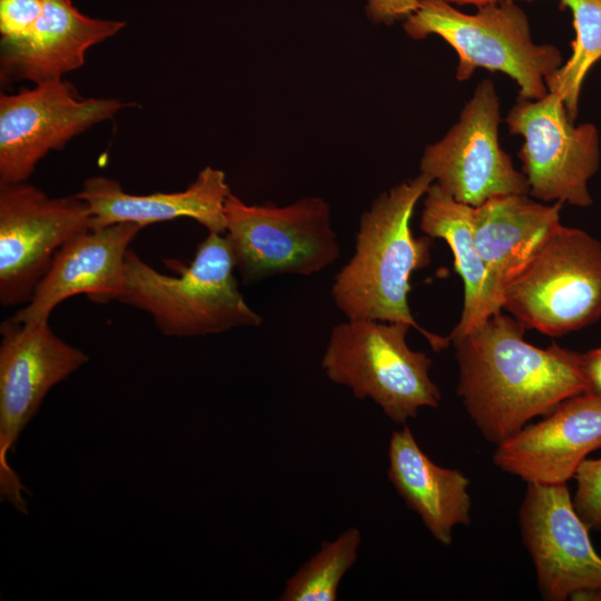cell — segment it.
Listing matches in <instances>:
<instances>
[{
	"label": "cell",
	"mask_w": 601,
	"mask_h": 601,
	"mask_svg": "<svg viewBox=\"0 0 601 601\" xmlns=\"http://www.w3.org/2000/svg\"><path fill=\"white\" fill-rule=\"evenodd\" d=\"M525 328L501 311L472 332L449 337L460 370L457 393L477 428L495 444L588 392L582 354L555 343L536 347L524 339Z\"/></svg>",
	"instance_id": "obj_1"
},
{
	"label": "cell",
	"mask_w": 601,
	"mask_h": 601,
	"mask_svg": "<svg viewBox=\"0 0 601 601\" xmlns=\"http://www.w3.org/2000/svg\"><path fill=\"white\" fill-rule=\"evenodd\" d=\"M433 180L424 174L381 194L361 216L355 249L334 277L331 295L347 319L402 322L434 351L451 343L421 327L411 313V276L431 262L432 238L415 237L411 219Z\"/></svg>",
	"instance_id": "obj_2"
},
{
	"label": "cell",
	"mask_w": 601,
	"mask_h": 601,
	"mask_svg": "<svg viewBox=\"0 0 601 601\" xmlns=\"http://www.w3.org/2000/svg\"><path fill=\"white\" fill-rule=\"evenodd\" d=\"M226 236L208 233L177 276L162 274L132 249L125 260L118 302L148 313L167 336L197 337L257 327L263 317L242 295Z\"/></svg>",
	"instance_id": "obj_3"
},
{
	"label": "cell",
	"mask_w": 601,
	"mask_h": 601,
	"mask_svg": "<svg viewBox=\"0 0 601 601\" xmlns=\"http://www.w3.org/2000/svg\"><path fill=\"white\" fill-rule=\"evenodd\" d=\"M404 30L416 40L437 35L453 47L459 80L469 79L476 68L501 71L516 81L524 99L543 98L549 92L545 79L563 65L556 47L533 42L528 17L513 0L471 14L443 0H416Z\"/></svg>",
	"instance_id": "obj_4"
},
{
	"label": "cell",
	"mask_w": 601,
	"mask_h": 601,
	"mask_svg": "<svg viewBox=\"0 0 601 601\" xmlns=\"http://www.w3.org/2000/svg\"><path fill=\"white\" fill-rule=\"evenodd\" d=\"M402 322L347 319L332 328L322 368L356 398H371L397 424L423 406L437 407L441 393L428 375L431 358L406 342Z\"/></svg>",
	"instance_id": "obj_5"
},
{
	"label": "cell",
	"mask_w": 601,
	"mask_h": 601,
	"mask_svg": "<svg viewBox=\"0 0 601 601\" xmlns=\"http://www.w3.org/2000/svg\"><path fill=\"white\" fill-rule=\"evenodd\" d=\"M502 309L549 336L594 323L601 316V243L561 224L505 285Z\"/></svg>",
	"instance_id": "obj_6"
},
{
	"label": "cell",
	"mask_w": 601,
	"mask_h": 601,
	"mask_svg": "<svg viewBox=\"0 0 601 601\" xmlns=\"http://www.w3.org/2000/svg\"><path fill=\"white\" fill-rule=\"evenodd\" d=\"M225 231L235 269L246 284L277 275L311 276L331 266L341 253L329 205L321 197L278 207L248 205L230 193Z\"/></svg>",
	"instance_id": "obj_7"
},
{
	"label": "cell",
	"mask_w": 601,
	"mask_h": 601,
	"mask_svg": "<svg viewBox=\"0 0 601 601\" xmlns=\"http://www.w3.org/2000/svg\"><path fill=\"white\" fill-rule=\"evenodd\" d=\"M0 333V494L27 514L24 494L30 493L8 454L47 393L86 364L88 356L57 336L48 321L22 324L10 317Z\"/></svg>",
	"instance_id": "obj_8"
},
{
	"label": "cell",
	"mask_w": 601,
	"mask_h": 601,
	"mask_svg": "<svg viewBox=\"0 0 601 601\" xmlns=\"http://www.w3.org/2000/svg\"><path fill=\"white\" fill-rule=\"evenodd\" d=\"M505 122L511 134L524 140L519 157L529 194L543 201L592 204L588 181L600 161L594 125L574 126L563 99L551 91L536 100L519 97Z\"/></svg>",
	"instance_id": "obj_9"
},
{
	"label": "cell",
	"mask_w": 601,
	"mask_h": 601,
	"mask_svg": "<svg viewBox=\"0 0 601 601\" xmlns=\"http://www.w3.org/2000/svg\"><path fill=\"white\" fill-rule=\"evenodd\" d=\"M89 228V207L76 194L53 198L26 181L0 183V303H29L56 253Z\"/></svg>",
	"instance_id": "obj_10"
},
{
	"label": "cell",
	"mask_w": 601,
	"mask_h": 601,
	"mask_svg": "<svg viewBox=\"0 0 601 601\" xmlns=\"http://www.w3.org/2000/svg\"><path fill=\"white\" fill-rule=\"evenodd\" d=\"M500 99L493 82L482 80L459 121L425 148L421 174L457 201L477 207L509 194L528 195L530 186L499 141Z\"/></svg>",
	"instance_id": "obj_11"
},
{
	"label": "cell",
	"mask_w": 601,
	"mask_h": 601,
	"mask_svg": "<svg viewBox=\"0 0 601 601\" xmlns=\"http://www.w3.org/2000/svg\"><path fill=\"white\" fill-rule=\"evenodd\" d=\"M125 105L111 98H78L59 80L0 96V183L26 181L50 150L112 118Z\"/></svg>",
	"instance_id": "obj_12"
},
{
	"label": "cell",
	"mask_w": 601,
	"mask_h": 601,
	"mask_svg": "<svg viewBox=\"0 0 601 601\" xmlns=\"http://www.w3.org/2000/svg\"><path fill=\"white\" fill-rule=\"evenodd\" d=\"M520 525L543 599L601 600V556L566 483H528Z\"/></svg>",
	"instance_id": "obj_13"
},
{
	"label": "cell",
	"mask_w": 601,
	"mask_h": 601,
	"mask_svg": "<svg viewBox=\"0 0 601 601\" xmlns=\"http://www.w3.org/2000/svg\"><path fill=\"white\" fill-rule=\"evenodd\" d=\"M601 449V396L584 392L549 416L497 444L494 464L528 483L560 484L574 477L588 454Z\"/></svg>",
	"instance_id": "obj_14"
},
{
	"label": "cell",
	"mask_w": 601,
	"mask_h": 601,
	"mask_svg": "<svg viewBox=\"0 0 601 601\" xmlns=\"http://www.w3.org/2000/svg\"><path fill=\"white\" fill-rule=\"evenodd\" d=\"M142 227L119 223L89 228L56 253L31 299L11 318L22 324L48 321L57 305L75 295L106 304L118 300L130 243Z\"/></svg>",
	"instance_id": "obj_15"
},
{
	"label": "cell",
	"mask_w": 601,
	"mask_h": 601,
	"mask_svg": "<svg viewBox=\"0 0 601 601\" xmlns=\"http://www.w3.org/2000/svg\"><path fill=\"white\" fill-rule=\"evenodd\" d=\"M125 26V21L86 16L71 0H43L41 16L28 36L1 39V79L29 80L35 85L59 80L83 65L90 47L117 35Z\"/></svg>",
	"instance_id": "obj_16"
},
{
	"label": "cell",
	"mask_w": 601,
	"mask_h": 601,
	"mask_svg": "<svg viewBox=\"0 0 601 601\" xmlns=\"http://www.w3.org/2000/svg\"><path fill=\"white\" fill-rule=\"evenodd\" d=\"M230 194L224 171L205 167L181 191L134 195L120 183L101 176L85 180L76 195L90 211V228L119 223L141 226L180 217L195 219L208 233L225 231V203Z\"/></svg>",
	"instance_id": "obj_17"
},
{
	"label": "cell",
	"mask_w": 601,
	"mask_h": 601,
	"mask_svg": "<svg viewBox=\"0 0 601 601\" xmlns=\"http://www.w3.org/2000/svg\"><path fill=\"white\" fill-rule=\"evenodd\" d=\"M562 205H544L526 195L509 194L473 207L474 243L501 303L505 285L561 225Z\"/></svg>",
	"instance_id": "obj_18"
},
{
	"label": "cell",
	"mask_w": 601,
	"mask_h": 601,
	"mask_svg": "<svg viewBox=\"0 0 601 601\" xmlns=\"http://www.w3.org/2000/svg\"><path fill=\"white\" fill-rule=\"evenodd\" d=\"M387 475L408 509L420 515L440 543L451 544L453 528L470 524L469 479L457 470L435 464L407 426L391 435Z\"/></svg>",
	"instance_id": "obj_19"
},
{
	"label": "cell",
	"mask_w": 601,
	"mask_h": 601,
	"mask_svg": "<svg viewBox=\"0 0 601 601\" xmlns=\"http://www.w3.org/2000/svg\"><path fill=\"white\" fill-rule=\"evenodd\" d=\"M473 206L457 201L437 184L428 187L420 228L431 238L446 242L456 273L464 284L460 322L449 337L462 336L480 327L502 311V303L473 238Z\"/></svg>",
	"instance_id": "obj_20"
},
{
	"label": "cell",
	"mask_w": 601,
	"mask_h": 601,
	"mask_svg": "<svg viewBox=\"0 0 601 601\" xmlns=\"http://www.w3.org/2000/svg\"><path fill=\"white\" fill-rule=\"evenodd\" d=\"M560 1L572 11L575 38L571 57L545 79V85L549 91L563 99L568 115L574 121L582 82L601 58V0Z\"/></svg>",
	"instance_id": "obj_21"
},
{
	"label": "cell",
	"mask_w": 601,
	"mask_h": 601,
	"mask_svg": "<svg viewBox=\"0 0 601 601\" xmlns=\"http://www.w3.org/2000/svg\"><path fill=\"white\" fill-rule=\"evenodd\" d=\"M361 532L349 528L332 542H323L297 572L286 581L280 601H336L344 574L355 563Z\"/></svg>",
	"instance_id": "obj_22"
},
{
	"label": "cell",
	"mask_w": 601,
	"mask_h": 601,
	"mask_svg": "<svg viewBox=\"0 0 601 601\" xmlns=\"http://www.w3.org/2000/svg\"><path fill=\"white\" fill-rule=\"evenodd\" d=\"M574 509L590 530H601V457L585 459L574 475Z\"/></svg>",
	"instance_id": "obj_23"
},
{
	"label": "cell",
	"mask_w": 601,
	"mask_h": 601,
	"mask_svg": "<svg viewBox=\"0 0 601 601\" xmlns=\"http://www.w3.org/2000/svg\"><path fill=\"white\" fill-rule=\"evenodd\" d=\"M42 7L43 0H0L1 39L28 36L41 16Z\"/></svg>",
	"instance_id": "obj_24"
},
{
	"label": "cell",
	"mask_w": 601,
	"mask_h": 601,
	"mask_svg": "<svg viewBox=\"0 0 601 601\" xmlns=\"http://www.w3.org/2000/svg\"><path fill=\"white\" fill-rule=\"evenodd\" d=\"M414 8L412 0H370L368 13L376 20L388 21L408 16Z\"/></svg>",
	"instance_id": "obj_25"
},
{
	"label": "cell",
	"mask_w": 601,
	"mask_h": 601,
	"mask_svg": "<svg viewBox=\"0 0 601 601\" xmlns=\"http://www.w3.org/2000/svg\"><path fill=\"white\" fill-rule=\"evenodd\" d=\"M588 392L601 396V347L582 354Z\"/></svg>",
	"instance_id": "obj_26"
},
{
	"label": "cell",
	"mask_w": 601,
	"mask_h": 601,
	"mask_svg": "<svg viewBox=\"0 0 601 601\" xmlns=\"http://www.w3.org/2000/svg\"><path fill=\"white\" fill-rule=\"evenodd\" d=\"M412 1L414 3V1H416V0H412ZM443 1L449 2V3L453 4V6L454 4H456V6H474L476 8H480V7L496 2L499 0H443Z\"/></svg>",
	"instance_id": "obj_27"
}]
</instances>
